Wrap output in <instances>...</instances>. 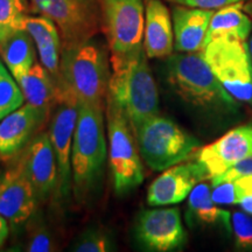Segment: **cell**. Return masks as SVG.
I'll return each instance as SVG.
<instances>
[{
  "instance_id": "22",
  "label": "cell",
  "mask_w": 252,
  "mask_h": 252,
  "mask_svg": "<svg viewBox=\"0 0 252 252\" xmlns=\"http://www.w3.org/2000/svg\"><path fill=\"white\" fill-rule=\"evenodd\" d=\"M188 219L202 225L220 226L231 234V214L214 202L212 188L202 181L195 186L188 196Z\"/></svg>"
},
{
  "instance_id": "8",
  "label": "cell",
  "mask_w": 252,
  "mask_h": 252,
  "mask_svg": "<svg viewBox=\"0 0 252 252\" xmlns=\"http://www.w3.org/2000/svg\"><path fill=\"white\" fill-rule=\"evenodd\" d=\"M37 13L53 20L62 36V48L91 40L102 15L96 0H31Z\"/></svg>"
},
{
  "instance_id": "2",
  "label": "cell",
  "mask_w": 252,
  "mask_h": 252,
  "mask_svg": "<svg viewBox=\"0 0 252 252\" xmlns=\"http://www.w3.org/2000/svg\"><path fill=\"white\" fill-rule=\"evenodd\" d=\"M167 81L175 94L195 108L214 113H234L237 100L224 89L202 52L178 53L166 62Z\"/></svg>"
},
{
  "instance_id": "19",
  "label": "cell",
  "mask_w": 252,
  "mask_h": 252,
  "mask_svg": "<svg viewBox=\"0 0 252 252\" xmlns=\"http://www.w3.org/2000/svg\"><path fill=\"white\" fill-rule=\"evenodd\" d=\"M24 30L33 37L39 53L41 64L48 70L56 81L60 80V59H61V34L53 20L45 15H27Z\"/></svg>"
},
{
  "instance_id": "7",
  "label": "cell",
  "mask_w": 252,
  "mask_h": 252,
  "mask_svg": "<svg viewBox=\"0 0 252 252\" xmlns=\"http://www.w3.org/2000/svg\"><path fill=\"white\" fill-rule=\"evenodd\" d=\"M202 54L215 76L236 100L252 105V60L245 41L220 37Z\"/></svg>"
},
{
  "instance_id": "21",
  "label": "cell",
  "mask_w": 252,
  "mask_h": 252,
  "mask_svg": "<svg viewBox=\"0 0 252 252\" xmlns=\"http://www.w3.org/2000/svg\"><path fill=\"white\" fill-rule=\"evenodd\" d=\"M33 41L26 30L15 31L0 41V59L18 83L36 62Z\"/></svg>"
},
{
  "instance_id": "17",
  "label": "cell",
  "mask_w": 252,
  "mask_h": 252,
  "mask_svg": "<svg viewBox=\"0 0 252 252\" xmlns=\"http://www.w3.org/2000/svg\"><path fill=\"white\" fill-rule=\"evenodd\" d=\"M213 14V9L187 7L182 5L173 7L172 21L176 52H202L206 47L207 32Z\"/></svg>"
},
{
  "instance_id": "12",
  "label": "cell",
  "mask_w": 252,
  "mask_h": 252,
  "mask_svg": "<svg viewBox=\"0 0 252 252\" xmlns=\"http://www.w3.org/2000/svg\"><path fill=\"white\" fill-rule=\"evenodd\" d=\"M249 157H252V121L198 150L196 160L204 167L210 180Z\"/></svg>"
},
{
  "instance_id": "29",
  "label": "cell",
  "mask_w": 252,
  "mask_h": 252,
  "mask_svg": "<svg viewBox=\"0 0 252 252\" xmlns=\"http://www.w3.org/2000/svg\"><path fill=\"white\" fill-rule=\"evenodd\" d=\"M248 175H252V157H249L247 159L235 163L234 166H231L226 171L223 172L222 174L210 179V181H212V185H214L222 181H232Z\"/></svg>"
},
{
  "instance_id": "33",
  "label": "cell",
  "mask_w": 252,
  "mask_h": 252,
  "mask_svg": "<svg viewBox=\"0 0 252 252\" xmlns=\"http://www.w3.org/2000/svg\"><path fill=\"white\" fill-rule=\"evenodd\" d=\"M8 236V220L0 215V248L5 243Z\"/></svg>"
},
{
  "instance_id": "13",
  "label": "cell",
  "mask_w": 252,
  "mask_h": 252,
  "mask_svg": "<svg viewBox=\"0 0 252 252\" xmlns=\"http://www.w3.org/2000/svg\"><path fill=\"white\" fill-rule=\"evenodd\" d=\"M209 180V175L197 160L184 161L163 171L149 187L147 202L152 207L168 206L186 200L200 182Z\"/></svg>"
},
{
  "instance_id": "20",
  "label": "cell",
  "mask_w": 252,
  "mask_h": 252,
  "mask_svg": "<svg viewBox=\"0 0 252 252\" xmlns=\"http://www.w3.org/2000/svg\"><path fill=\"white\" fill-rule=\"evenodd\" d=\"M26 103L49 113L59 103L61 88L59 82L41 63H34L30 71L19 82Z\"/></svg>"
},
{
  "instance_id": "32",
  "label": "cell",
  "mask_w": 252,
  "mask_h": 252,
  "mask_svg": "<svg viewBox=\"0 0 252 252\" xmlns=\"http://www.w3.org/2000/svg\"><path fill=\"white\" fill-rule=\"evenodd\" d=\"M53 242L50 236L47 234L45 230H37L32 235L28 243L27 251L30 252H48L53 251Z\"/></svg>"
},
{
  "instance_id": "25",
  "label": "cell",
  "mask_w": 252,
  "mask_h": 252,
  "mask_svg": "<svg viewBox=\"0 0 252 252\" xmlns=\"http://www.w3.org/2000/svg\"><path fill=\"white\" fill-rule=\"evenodd\" d=\"M28 0H0V41L15 31L24 30Z\"/></svg>"
},
{
  "instance_id": "1",
  "label": "cell",
  "mask_w": 252,
  "mask_h": 252,
  "mask_svg": "<svg viewBox=\"0 0 252 252\" xmlns=\"http://www.w3.org/2000/svg\"><path fill=\"white\" fill-rule=\"evenodd\" d=\"M108 96L130 121L133 132L144 122L159 115V94L144 47L111 54Z\"/></svg>"
},
{
  "instance_id": "3",
  "label": "cell",
  "mask_w": 252,
  "mask_h": 252,
  "mask_svg": "<svg viewBox=\"0 0 252 252\" xmlns=\"http://www.w3.org/2000/svg\"><path fill=\"white\" fill-rule=\"evenodd\" d=\"M110 74L105 50L93 39L62 48L59 81L78 103L103 106Z\"/></svg>"
},
{
  "instance_id": "11",
  "label": "cell",
  "mask_w": 252,
  "mask_h": 252,
  "mask_svg": "<svg viewBox=\"0 0 252 252\" xmlns=\"http://www.w3.org/2000/svg\"><path fill=\"white\" fill-rule=\"evenodd\" d=\"M135 237L145 250L169 252L184 247L187 235L179 209L160 208L140 214L135 226Z\"/></svg>"
},
{
  "instance_id": "28",
  "label": "cell",
  "mask_w": 252,
  "mask_h": 252,
  "mask_svg": "<svg viewBox=\"0 0 252 252\" xmlns=\"http://www.w3.org/2000/svg\"><path fill=\"white\" fill-rule=\"evenodd\" d=\"M212 197L216 204H238L241 201V191L237 180L222 181L212 185Z\"/></svg>"
},
{
  "instance_id": "26",
  "label": "cell",
  "mask_w": 252,
  "mask_h": 252,
  "mask_svg": "<svg viewBox=\"0 0 252 252\" xmlns=\"http://www.w3.org/2000/svg\"><path fill=\"white\" fill-rule=\"evenodd\" d=\"M231 234L237 250L252 251V217L248 213L231 214Z\"/></svg>"
},
{
  "instance_id": "14",
  "label": "cell",
  "mask_w": 252,
  "mask_h": 252,
  "mask_svg": "<svg viewBox=\"0 0 252 252\" xmlns=\"http://www.w3.org/2000/svg\"><path fill=\"white\" fill-rule=\"evenodd\" d=\"M37 202L20 159L0 178V215L12 225L24 224L33 215Z\"/></svg>"
},
{
  "instance_id": "9",
  "label": "cell",
  "mask_w": 252,
  "mask_h": 252,
  "mask_svg": "<svg viewBox=\"0 0 252 252\" xmlns=\"http://www.w3.org/2000/svg\"><path fill=\"white\" fill-rule=\"evenodd\" d=\"M99 6L111 54H126L144 47L143 0H99Z\"/></svg>"
},
{
  "instance_id": "15",
  "label": "cell",
  "mask_w": 252,
  "mask_h": 252,
  "mask_svg": "<svg viewBox=\"0 0 252 252\" xmlns=\"http://www.w3.org/2000/svg\"><path fill=\"white\" fill-rule=\"evenodd\" d=\"M27 150L21 160L30 179L37 201L48 197L59 184L58 162L49 133H39L27 144Z\"/></svg>"
},
{
  "instance_id": "16",
  "label": "cell",
  "mask_w": 252,
  "mask_h": 252,
  "mask_svg": "<svg viewBox=\"0 0 252 252\" xmlns=\"http://www.w3.org/2000/svg\"><path fill=\"white\" fill-rule=\"evenodd\" d=\"M47 116V112L25 103L0 121V157L5 160L17 156Z\"/></svg>"
},
{
  "instance_id": "34",
  "label": "cell",
  "mask_w": 252,
  "mask_h": 252,
  "mask_svg": "<svg viewBox=\"0 0 252 252\" xmlns=\"http://www.w3.org/2000/svg\"><path fill=\"white\" fill-rule=\"evenodd\" d=\"M248 46H249V52H250V55H251V60H252V35H251V39H250V41H249Z\"/></svg>"
},
{
  "instance_id": "4",
  "label": "cell",
  "mask_w": 252,
  "mask_h": 252,
  "mask_svg": "<svg viewBox=\"0 0 252 252\" xmlns=\"http://www.w3.org/2000/svg\"><path fill=\"white\" fill-rule=\"evenodd\" d=\"M103 106L78 103V117L71 150V174L78 197L99 180L106 160Z\"/></svg>"
},
{
  "instance_id": "27",
  "label": "cell",
  "mask_w": 252,
  "mask_h": 252,
  "mask_svg": "<svg viewBox=\"0 0 252 252\" xmlns=\"http://www.w3.org/2000/svg\"><path fill=\"white\" fill-rule=\"evenodd\" d=\"M76 252H105L112 250V241L108 234L99 229H90L78 238L74 245Z\"/></svg>"
},
{
  "instance_id": "31",
  "label": "cell",
  "mask_w": 252,
  "mask_h": 252,
  "mask_svg": "<svg viewBox=\"0 0 252 252\" xmlns=\"http://www.w3.org/2000/svg\"><path fill=\"white\" fill-rule=\"evenodd\" d=\"M236 180H237L239 191H241L239 207L249 215H252V175L243 176Z\"/></svg>"
},
{
  "instance_id": "24",
  "label": "cell",
  "mask_w": 252,
  "mask_h": 252,
  "mask_svg": "<svg viewBox=\"0 0 252 252\" xmlns=\"http://www.w3.org/2000/svg\"><path fill=\"white\" fill-rule=\"evenodd\" d=\"M25 102L20 86L0 60V121L24 105Z\"/></svg>"
},
{
  "instance_id": "6",
  "label": "cell",
  "mask_w": 252,
  "mask_h": 252,
  "mask_svg": "<svg viewBox=\"0 0 252 252\" xmlns=\"http://www.w3.org/2000/svg\"><path fill=\"white\" fill-rule=\"evenodd\" d=\"M109 161L116 193L122 195L141 185L144 168L137 139L125 112L108 96Z\"/></svg>"
},
{
  "instance_id": "23",
  "label": "cell",
  "mask_w": 252,
  "mask_h": 252,
  "mask_svg": "<svg viewBox=\"0 0 252 252\" xmlns=\"http://www.w3.org/2000/svg\"><path fill=\"white\" fill-rule=\"evenodd\" d=\"M251 30L252 21L243 12V1L224 6L214 12L208 27L206 45L220 37L245 41Z\"/></svg>"
},
{
  "instance_id": "30",
  "label": "cell",
  "mask_w": 252,
  "mask_h": 252,
  "mask_svg": "<svg viewBox=\"0 0 252 252\" xmlns=\"http://www.w3.org/2000/svg\"><path fill=\"white\" fill-rule=\"evenodd\" d=\"M169 2L176 5L187 6V7L203 8V9H219L224 6L244 1V0H168Z\"/></svg>"
},
{
  "instance_id": "5",
  "label": "cell",
  "mask_w": 252,
  "mask_h": 252,
  "mask_svg": "<svg viewBox=\"0 0 252 252\" xmlns=\"http://www.w3.org/2000/svg\"><path fill=\"white\" fill-rule=\"evenodd\" d=\"M134 135L141 159L157 172L185 161L201 145L194 135L159 115L144 122Z\"/></svg>"
},
{
  "instance_id": "10",
  "label": "cell",
  "mask_w": 252,
  "mask_h": 252,
  "mask_svg": "<svg viewBox=\"0 0 252 252\" xmlns=\"http://www.w3.org/2000/svg\"><path fill=\"white\" fill-rule=\"evenodd\" d=\"M60 100L50 123L49 137L54 149L59 172V191L67 196L71 187V150L78 117V102L61 82Z\"/></svg>"
},
{
  "instance_id": "18",
  "label": "cell",
  "mask_w": 252,
  "mask_h": 252,
  "mask_svg": "<svg viewBox=\"0 0 252 252\" xmlns=\"http://www.w3.org/2000/svg\"><path fill=\"white\" fill-rule=\"evenodd\" d=\"M143 45L150 59H163L173 54V21L168 8L160 0H147L146 2Z\"/></svg>"
}]
</instances>
